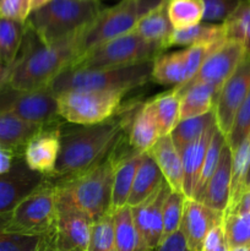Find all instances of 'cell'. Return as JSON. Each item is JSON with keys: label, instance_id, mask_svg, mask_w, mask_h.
I'll use <instances>...</instances> for the list:
<instances>
[{"label": "cell", "instance_id": "cell-1", "mask_svg": "<svg viewBox=\"0 0 250 251\" xmlns=\"http://www.w3.org/2000/svg\"><path fill=\"white\" fill-rule=\"evenodd\" d=\"M139 107L134 105L112 118L93 125H80L60 132V151L54 173L47 178L54 184L71 180L109 158L127 134L132 117Z\"/></svg>", "mask_w": 250, "mask_h": 251}, {"label": "cell", "instance_id": "cell-2", "mask_svg": "<svg viewBox=\"0 0 250 251\" xmlns=\"http://www.w3.org/2000/svg\"><path fill=\"white\" fill-rule=\"evenodd\" d=\"M80 33L47 46L26 24L21 49L12 64L6 85L21 91L48 87L61 71L70 68L80 56Z\"/></svg>", "mask_w": 250, "mask_h": 251}, {"label": "cell", "instance_id": "cell-3", "mask_svg": "<svg viewBox=\"0 0 250 251\" xmlns=\"http://www.w3.org/2000/svg\"><path fill=\"white\" fill-rule=\"evenodd\" d=\"M113 157L71 180L55 184L56 201L75 208L93 222L112 211Z\"/></svg>", "mask_w": 250, "mask_h": 251}, {"label": "cell", "instance_id": "cell-4", "mask_svg": "<svg viewBox=\"0 0 250 251\" xmlns=\"http://www.w3.org/2000/svg\"><path fill=\"white\" fill-rule=\"evenodd\" d=\"M100 10V0H51L32 11L26 24L48 46L82 31Z\"/></svg>", "mask_w": 250, "mask_h": 251}, {"label": "cell", "instance_id": "cell-5", "mask_svg": "<svg viewBox=\"0 0 250 251\" xmlns=\"http://www.w3.org/2000/svg\"><path fill=\"white\" fill-rule=\"evenodd\" d=\"M152 68L153 60L98 70L68 68L61 71L47 88L55 97L60 93L77 90L123 91L127 93L151 80Z\"/></svg>", "mask_w": 250, "mask_h": 251}, {"label": "cell", "instance_id": "cell-6", "mask_svg": "<svg viewBox=\"0 0 250 251\" xmlns=\"http://www.w3.org/2000/svg\"><path fill=\"white\" fill-rule=\"evenodd\" d=\"M56 220V188L47 178L46 183L24 199L9 216L0 218V226L17 234L46 237L54 233Z\"/></svg>", "mask_w": 250, "mask_h": 251}, {"label": "cell", "instance_id": "cell-7", "mask_svg": "<svg viewBox=\"0 0 250 251\" xmlns=\"http://www.w3.org/2000/svg\"><path fill=\"white\" fill-rule=\"evenodd\" d=\"M164 50L166 49L162 46L145 41L132 31L91 49L81 55L70 68L87 70L120 68L154 60Z\"/></svg>", "mask_w": 250, "mask_h": 251}, {"label": "cell", "instance_id": "cell-8", "mask_svg": "<svg viewBox=\"0 0 250 251\" xmlns=\"http://www.w3.org/2000/svg\"><path fill=\"white\" fill-rule=\"evenodd\" d=\"M125 92L105 90L69 91L56 96L59 117L76 125H93L119 110Z\"/></svg>", "mask_w": 250, "mask_h": 251}, {"label": "cell", "instance_id": "cell-9", "mask_svg": "<svg viewBox=\"0 0 250 251\" xmlns=\"http://www.w3.org/2000/svg\"><path fill=\"white\" fill-rule=\"evenodd\" d=\"M0 115L50 126L59 119L58 102L48 88L36 91L0 88Z\"/></svg>", "mask_w": 250, "mask_h": 251}, {"label": "cell", "instance_id": "cell-10", "mask_svg": "<svg viewBox=\"0 0 250 251\" xmlns=\"http://www.w3.org/2000/svg\"><path fill=\"white\" fill-rule=\"evenodd\" d=\"M139 20L136 0H122L114 6L102 9L96 19L81 31L80 56L100 44L132 32Z\"/></svg>", "mask_w": 250, "mask_h": 251}, {"label": "cell", "instance_id": "cell-11", "mask_svg": "<svg viewBox=\"0 0 250 251\" xmlns=\"http://www.w3.org/2000/svg\"><path fill=\"white\" fill-rule=\"evenodd\" d=\"M171 188L166 180L140 205L131 207L132 220L137 233L136 251H153L163 238V206Z\"/></svg>", "mask_w": 250, "mask_h": 251}, {"label": "cell", "instance_id": "cell-12", "mask_svg": "<svg viewBox=\"0 0 250 251\" xmlns=\"http://www.w3.org/2000/svg\"><path fill=\"white\" fill-rule=\"evenodd\" d=\"M244 56V49L239 43L225 41L206 58L198 73L188 82L178 86L173 91L180 97L184 91L196 83H207L220 91Z\"/></svg>", "mask_w": 250, "mask_h": 251}, {"label": "cell", "instance_id": "cell-13", "mask_svg": "<svg viewBox=\"0 0 250 251\" xmlns=\"http://www.w3.org/2000/svg\"><path fill=\"white\" fill-rule=\"evenodd\" d=\"M250 91V58L240 61L230 77L223 83L216 98L215 112L216 125L225 137L229 134L235 115L242 107Z\"/></svg>", "mask_w": 250, "mask_h": 251}, {"label": "cell", "instance_id": "cell-14", "mask_svg": "<svg viewBox=\"0 0 250 251\" xmlns=\"http://www.w3.org/2000/svg\"><path fill=\"white\" fill-rule=\"evenodd\" d=\"M47 176L31 171L24 157L17 158L9 173L0 176V218L6 217L24 199L41 188Z\"/></svg>", "mask_w": 250, "mask_h": 251}, {"label": "cell", "instance_id": "cell-15", "mask_svg": "<svg viewBox=\"0 0 250 251\" xmlns=\"http://www.w3.org/2000/svg\"><path fill=\"white\" fill-rule=\"evenodd\" d=\"M58 220L50 235L59 251H88L93 221L75 208L56 201Z\"/></svg>", "mask_w": 250, "mask_h": 251}, {"label": "cell", "instance_id": "cell-16", "mask_svg": "<svg viewBox=\"0 0 250 251\" xmlns=\"http://www.w3.org/2000/svg\"><path fill=\"white\" fill-rule=\"evenodd\" d=\"M223 216L225 213L216 212L202 202L186 198L179 229L183 232L189 249L193 251L202 250L208 232L216 226L222 225Z\"/></svg>", "mask_w": 250, "mask_h": 251}, {"label": "cell", "instance_id": "cell-17", "mask_svg": "<svg viewBox=\"0 0 250 251\" xmlns=\"http://www.w3.org/2000/svg\"><path fill=\"white\" fill-rule=\"evenodd\" d=\"M60 132L59 127H46L27 142L22 157L31 171L46 176L54 173L60 151Z\"/></svg>", "mask_w": 250, "mask_h": 251}, {"label": "cell", "instance_id": "cell-18", "mask_svg": "<svg viewBox=\"0 0 250 251\" xmlns=\"http://www.w3.org/2000/svg\"><path fill=\"white\" fill-rule=\"evenodd\" d=\"M232 183V151L225 144L215 173L206 185L201 202L216 212L225 213L229 205Z\"/></svg>", "mask_w": 250, "mask_h": 251}, {"label": "cell", "instance_id": "cell-19", "mask_svg": "<svg viewBox=\"0 0 250 251\" xmlns=\"http://www.w3.org/2000/svg\"><path fill=\"white\" fill-rule=\"evenodd\" d=\"M216 129H217L216 124L208 127L196 141L189 144L179 152L184 172L183 193L188 199L194 198V193H195L196 185H198L201 171H202L206 152H207L208 145H210Z\"/></svg>", "mask_w": 250, "mask_h": 251}, {"label": "cell", "instance_id": "cell-20", "mask_svg": "<svg viewBox=\"0 0 250 251\" xmlns=\"http://www.w3.org/2000/svg\"><path fill=\"white\" fill-rule=\"evenodd\" d=\"M149 153L157 163L171 190L174 193H183V163H181L180 153L174 146L171 135L159 137Z\"/></svg>", "mask_w": 250, "mask_h": 251}, {"label": "cell", "instance_id": "cell-21", "mask_svg": "<svg viewBox=\"0 0 250 251\" xmlns=\"http://www.w3.org/2000/svg\"><path fill=\"white\" fill-rule=\"evenodd\" d=\"M129 145L134 151L146 153L159 139L154 108L152 100L140 105L132 117L127 130Z\"/></svg>", "mask_w": 250, "mask_h": 251}, {"label": "cell", "instance_id": "cell-22", "mask_svg": "<svg viewBox=\"0 0 250 251\" xmlns=\"http://www.w3.org/2000/svg\"><path fill=\"white\" fill-rule=\"evenodd\" d=\"M145 153H140L132 150L127 156L115 157L112 154L114 162V178H113V193H112V211L114 212L118 208L127 205L130 193L135 176L141 164Z\"/></svg>", "mask_w": 250, "mask_h": 251}, {"label": "cell", "instance_id": "cell-23", "mask_svg": "<svg viewBox=\"0 0 250 251\" xmlns=\"http://www.w3.org/2000/svg\"><path fill=\"white\" fill-rule=\"evenodd\" d=\"M46 127L49 126L0 115V147L22 154L27 142Z\"/></svg>", "mask_w": 250, "mask_h": 251}, {"label": "cell", "instance_id": "cell-24", "mask_svg": "<svg viewBox=\"0 0 250 251\" xmlns=\"http://www.w3.org/2000/svg\"><path fill=\"white\" fill-rule=\"evenodd\" d=\"M163 180L164 178L157 163L152 158L151 154L146 152L135 176L131 193L127 200V206L135 207L144 202L158 189Z\"/></svg>", "mask_w": 250, "mask_h": 251}, {"label": "cell", "instance_id": "cell-25", "mask_svg": "<svg viewBox=\"0 0 250 251\" xmlns=\"http://www.w3.org/2000/svg\"><path fill=\"white\" fill-rule=\"evenodd\" d=\"M173 31L174 28L167 12V2L142 16L134 28V32L145 41L159 44L164 49L169 48V38Z\"/></svg>", "mask_w": 250, "mask_h": 251}, {"label": "cell", "instance_id": "cell-26", "mask_svg": "<svg viewBox=\"0 0 250 251\" xmlns=\"http://www.w3.org/2000/svg\"><path fill=\"white\" fill-rule=\"evenodd\" d=\"M220 91L207 83H196L180 95V120L212 112Z\"/></svg>", "mask_w": 250, "mask_h": 251}, {"label": "cell", "instance_id": "cell-27", "mask_svg": "<svg viewBox=\"0 0 250 251\" xmlns=\"http://www.w3.org/2000/svg\"><path fill=\"white\" fill-rule=\"evenodd\" d=\"M227 41L223 24H198L189 28L174 29L169 38V47L172 46H199V44H212Z\"/></svg>", "mask_w": 250, "mask_h": 251}, {"label": "cell", "instance_id": "cell-28", "mask_svg": "<svg viewBox=\"0 0 250 251\" xmlns=\"http://www.w3.org/2000/svg\"><path fill=\"white\" fill-rule=\"evenodd\" d=\"M151 80L159 85H173L175 87L186 82L184 51L178 50L161 54L153 60Z\"/></svg>", "mask_w": 250, "mask_h": 251}, {"label": "cell", "instance_id": "cell-29", "mask_svg": "<svg viewBox=\"0 0 250 251\" xmlns=\"http://www.w3.org/2000/svg\"><path fill=\"white\" fill-rule=\"evenodd\" d=\"M223 25L225 39L239 43L245 58H250V0H243Z\"/></svg>", "mask_w": 250, "mask_h": 251}, {"label": "cell", "instance_id": "cell-30", "mask_svg": "<svg viewBox=\"0 0 250 251\" xmlns=\"http://www.w3.org/2000/svg\"><path fill=\"white\" fill-rule=\"evenodd\" d=\"M159 137L168 136L180 122V97L174 92H167L152 100Z\"/></svg>", "mask_w": 250, "mask_h": 251}, {"label": "cell", "instance_id": "cell-31", "mask_svg": "<svg viewBox=\"0 0 250 251\" xmlns=\"http://www.w3.org/2000/svg\"><path fill=\"white\" fill-rule=\"evenodd\" d=\"M216 124L215 112H210L205 115L196 118L183 119L178 123L173 131L171 132V139L174 146L179 152L191 142L196 141L208 127Z\"/></svg>", "mask_w": 250, "mask_h": 251}, {"label": "cell", "instance_id": "cell-32", "mask_svg": "<svg viewBox=\"0 0 250 251\" xmlns=\"http://www.w3.org/2000/svg\"><path fill=\"white\" fill-rule=\"evenodd\" d=\"M167 12L174 29L189 28L203 20L202 0H168Z\"/></svg>", "mask_w": 250, "mask_h": 251}, {"label": "cell", "instance_id": "cell-33", "mask_svg": "<svg viewBox=\"0 0 250 251\" xmlns=\"http://www.w3.org/2000/svg\"><path fill=\"white\" fill-rule=\"evenodd\" d=\"M26 24L0 17V58L9 66L16 60L24 41Z\"/></svg>", "mask_w": 250, "mask_h": 251}, {"label": "cell", "instance_id": "cell-34", "mask_svg": "<svg viewBox=\"0 0 250 251\" xmlns=\"http://www.w3.org/2000/svg\"><path fill=\"white\" fill-rule=\"evenodd\" d=\"M250 162V135L232 152V183L228 207L238 202L244 194V181Z\"/></svg>", "mask_w": 250, "mask_h": 251}, {"label": "cell", "instance_id": "cell-35", "mask_svg": "<svg viewBox=\"0 0 250 251\" xmlns=\"http://www.w3.org/2000/svg\"><path fill=\"white\" fill-rule=\"evenodd\" d=\"M117 251H136L137 233L131 215V207L124 206L113 212Z\"/></svg>", "mask_w": 250, "mask_h": 251}, {"label": "cell", "instance_id": "cell-36", "mask_svg": "<svg viewBox=\"0 0 250 251\" xmlns=\"http://www.w3.org/2000/svg\"><path fill=\"white\" fill-rule=\"evenodd\" d=\"M227 141H225V136L222 132L218 130V127L216 129L215 134H213L212 139H211L210 145H208L207 152H206L205 161H203L202 171H201L200 179H199V183L196 185L195 193H194V200L201 202L203 198V194H205L206 185H207L208 180L211 179L212 174L215 173L216 168L218 166V162H220L221 153H222L223 147L225 146Z\"/></svg>", "mask_w": 250, "mask_h": 251}, {"label": "cell", "instance_id": "cell-37", "mask_svg": "<svg viewBox=\"0 0 250 251\" xmlns=\"http://www.w3.org/2000/svg\"><path fill=\"white\" fill-rule=\"evenodd\" d=\"M223 229L229 250L239 247H250V215L225 212Z\"/></svg>", "mask_w": 250, "mask_h": 251}, {"label": "cell", "instance_id": "cell-38", "mask_svg": "<svg viewBox=\"0 0 250 251\" xmlns=\"http://www.w3.org/2000/svg\"><path fill=\"white\" fill-rule=\"evenodd\" d=\"M88 251H117L113 212L93 222Z\"/></svg>", "mask_w": 250, "mask_h": 251}, {"label": "cell", "instance_id": "cell-39", "mask_svg": "<svg viewBox=\"0 0 250 251\" xmlns=\"http://www.w3.org/2000/svg\"><path fill=\"white\" fill-rule=\"evenodd\" d=\"M185 200L186 196L183 193L171 191L167 196L163 206V238L168 237L180 228Z\"/></svg>", "mask_w": 250, "mask_h": 251}, {"label": "cell", "instance_id": "cell-40", "mask_svg": "<svg viewBox=\"0 0 250 251\" xmlns=\"http://www.w3.org/2000/svg\"><path fill=\"white\" fill-rule=\"evenodd\" d=\"M250 135V91L248 93L247 98L243 102L242 107L238 110L235 115L234 123L230 129L229 134L225 137L228 147L230 151H234L238 149L240 144Z\"/></svg>", "mask_w": 250, "mask_h": 251}, {"label": "cell", "instance_id": "cell-41", "mask_svg": "<svg viewBox=\"0 0 250 251\" xmlns=\"http://www.w3.org/2000/svg\"><path fill=\"white\" fill-rule=\"evenodd\" d=\"M42 239L43 237L7 232L0 226V251H37Z\"/></svg>", "mask_w": 250, "mask_h": 251}, {"label": "cell", "instance_id": "cell-42", "mask_svg": "<svg viewBox=\"0 0 250 251\" xmlns=\"http://www.w3.org/2000/svg\"><path fill=\"white\" fill-rule=\"evenodd\" d=\"M225 42H220V43H212V44H199V46H191L188 47L186 49H183L184 51V63H185V73H186V82L195 75L206 60L208 55L212 51H215L221 44Z\"/></svg>", "mask_w": 250, "mask_h": 251}, {"label": "cell", "instance_id": "cell-43", "mask_svg": "<svg viewBox=\"0 0 250 251\" xmlns=\"http://www.w3.org/2000/svg\"><path fill=\"white\" fill-rule=\"evenodd\" d=\"M243 0H202L203 21L223 24Z\"/></svg>", "mask_w": 250, "mask_h": 251}, {"label": "cell", "instance_id": "cell-44", "mask_svg": "<svg viewBox=\"0 0 250 251\" xmlns=\"http://www.w3.org/2000/svg\"><path fill=\"white\" fill-rule=\"evenodd\" d=\"M32 12L31 0H1L0 17L26 24Z\"/></svg>", "mask_w": 250, "mask_h": 251}, {"label": "cell", "instance_id": "cell-45", "mask_svg": "<svg viewBox=\"0 0 250 251\" xmlns=\"http://www.w3.org/2000/svg\"><path fill=\"white\" fill-rule=\"evenodd\" d=\"M201 251H229L225 229H223V223L216 226L208 232Z\"/></svg>", "mask_w": 250, "mask_h": 251}, {"label": "cell", "instance_id": "cell-46", "mask_svg": "<svg viewBox=\"0 0 250 251\" xmlns=\"http://www.w3.org/2000/svg\"><path fill=\"white\" fill-rule=\"evenodd\" d=\"M157 251H193L189 249L183 232L178 229L168 237L163 238L157 247Z\"/></svg>", "mask_w": 250, "mask_h": 251}, {"label": "cell", "instance_id": "cell-47", "mask_svg": "<svg viewBox=\"0 0 250 251\" xmlns=\"http://www.w3.org/2000/svg\"><path fill=\"white\" fill-rule=\"evenodd\" d=\"M20 157H22V154L0 147V176L9 173Z\"/></svg>", "mask_w": 250, "mask_h": 251}, {"label": "cell", "instance_id": "cell-48", "mask_svg": "<svg viewBox=\"0 0 250 251\" xmlns=\"http://www.w3.org/2000/svg\"><path fill=\"white\" fill-rule=\"evenodd\" d=\"M225 212H235L239 215H250V190L245 191L242 198L232 207H228Z\"/></svg>", "mask_w": 250, "mask_h": 251}, {"label": "cell", "instance_id": "cell-49", "mask_svg": "<svg viewBox=\"0 0 250 251\" xmlns=\"http://www.w3.org/2000/svg\"><path fill=\"white\" fill-rule=\"evenodd\" d=\"M10 70H11V66L7 65V64L0 58V88H2L6 85Z\"/></svg>", "mask_w": 250, "mask_h": 251}, {"label": "cell", "instance_id": "cell-50", "mask_svg": "<svg viewBox=\"0 0 250 251\" xmlns=\"http://www.w3.org/2000/svg\"><path fill=\"white\" fill-rule=\"evenodd\" d=\"M50 235H46V237H43L41 245H39V248L37 249V251H59L55 247H54Z\"/></svg>", "mask_w": 250, "mask_h": 251}, {"label": "cell", "instance_id": "cell-51", "mask_svg": "<svg viewBox=\"0 0 250 251\" xmlns=\"http://www.w3.org/2000/svg\"><path fill=\"white\" fill-rule=\"evenodd\" d=\"M49 1H51V0H31L32 11H34V10H37V9H39V7L44 6V5L48 4Z\"/></svg>", "mask_w": 250, "mask_h": 251}, {"label": "cell", "instance_id": "cell-52", "mask_svg": "<svg viewBox=\"0 0 250 251\" xmlns=\"http://www.w3.org/2000/svg\"><path fill=\"white\" fill-rule=\"evenodd\" d=\"M249 190H250V162H249V168H248V173H247V176H245V181H244V193Z\"/></svg>", "mask_w": 250, "mask_h": 251}, {"label": "cell", "instance_id": "cell-53", "mask_svg": "<svg viewBox=\"0 0 250 251\" xmlns=\"http://www.w3.org/2000/svg\"><path fill=\"white\" fill-rule=\"evenodd\" d=\"M229 251H250V247H239V248H234V249H230Z\"/></svg>", "mask_w": 250, "mask_h": 251}, {"label": "cell", "instance_id": "cell-54", "mask_svg": "<svg viewBox=\"0 0 250 251\" xmlns=\"http://www.w3.org/2000/svg\"><path fill=\"white\" fill-rule=\"evenodd\" d=\"M0 2H1V0H0Z\"/></svg>", "mask_w": 250, "mask_h": 251}]
</instances>
